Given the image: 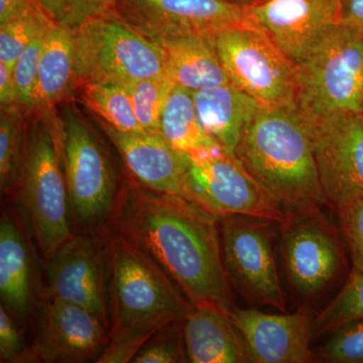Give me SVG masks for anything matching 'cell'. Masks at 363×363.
Returning <instances> with one entry per match:
<instances>
[{
	"label": "cell",
	"instance_id": "cell-15",
	"mask_svg": "<svg viewBox=\"0 0 363 363\" xmlns=\"http://www.w3.org/2000/svg\"><path fill=\"white\" fill-rule=\"evenodd\" d=\"M111 341V330L80 306L45 300L39 328L30 344L33 362H97Z\"/></svg>",
	"mask_w": 363,
	"mask_h": 363
},
{
	"label": "cell",
	"instance_id": "cell-33",
	"mask_svg": "<svg viewBox=\"0 0 363 363\" xmlns=\"http://www.w3.org/2000/svg\"><path fill=\"white\" fill-rule=\"evenodd\" d=\"M135 363L188 362L183 322L162 327L145 343L133 360Z\"/></svg>",
	"mask_w": 363,
	"mask_h": 363
},
{
	"label": "cell",
	"instance_id": "cell-24",
	"mask_svg": "<svg viewBox=\"0 0 363 363\" xmlns=\"http://www.w3.org/2000/svg\"><path fill=\"white\" fill-rule=\"evenodd\" d=\"M160 133L178 152L198 155L221 147L200 123L192 91L175 85L160 121Z\"/></svg>",
	"mask_w": 363,
	"mask_h": 363
},
{
	"label": "cell",
	"instance_id": "cell-13",
	"mask_svg": "<svg viewBox=\"0 0 363 363\" xmlns=\"http://www.w3.org/2000/svg\"><path fill=\"white\" fill-rule=\"evenodd\" d=\"M43 300L64 301L94 314L111 330L108 267L102 236L75 233L48 260Z\"/></svg>",
	"mask_w": 363,
	"mask_h": 363
},
{
	"label": "cell",
	"instance_id": "cell-2",
	"mask_svg": "<svg viewBox=\"0 0 363 363\" xmlns=\"http://www.w3.org/2000/svg\"><path fill=\"white\" fill-rule=\"evenodd\" d=\"M235 157L286 208L328 204L307 124L295 106L260 105L243 130Z\"/></svg>",
	"mask_w": 363,
	"mask_h": 363
},
{
	"label": "cell",
	"instance_id": "cell-9",
	"mask_svg": "<svg viewBox=\"0 0 363 363\" xmlns=\"http://www.w3.org/2000/svg\"><path fill=\"white\" fill-rule=\"evenodd\" d=\"M190 201L214 216L245 215L281 225L288 208L222 147L187 155Z\"/></svg>",
	"mask_w": 363,
	"mask_h": 363
},
{
	"label": "cell",
	"instance_id": "cell-36",
	"mask_svg": "<svg viewBox=\"0 0 363 363\" xmlns=\"http://www.w3.org/2000/svg\"><path fill=\"white\" fill-rule=\"evenodd\" d=\"M0 104L2 107L18 106L13 69L4 62H0Z\"/></svg>",
	"mask_w": 363,
	"mask_h": 363
},
{
	"label": "cell",
	"instance_id": "cell-38",
	"mask_svg": "<svg viewBox=\"0 0 363 363\" xmlns=\"http://www.w3.org/2000/svg\"><path fill=\"white\" fill-rule=\"evenodd\" d=\"M35 6L33 0H0V23L23 16Z\"/></svg>",
	"mask_w": 363,
	"mask_h": 363
},
{
	"label": "cell",
	"instance_id": "cell-26",
	"mask_svg": "<svg viewBox=\"0 0 363 363\" xmlns=\"http://www.w3.org/2000/svg\"><path fill=\"white\" fill-rule=\"evenodd\" d=\"M83 104L102 121L123 133H145L138 123L130 93L123 86L87 83L79 86Z\"/></svg>",
	"mask_w": 363,
	"mask_h": 363
},
{
	"label": "cell",
	"instance_id": "cell-3",
	"mask_svg": "<svg viewBox=\"0 0 363 363\" xmlns=\"http://www.w3.org/2000/svg\"><path fill=\"white\" fill-rule=\"evenodd\" d=\"M102 238L108 267L111 338L152 336L166 325L184 322L194 305L156 260L114 229H107Z\"/></svg>",
	"mask_w": 363,
	"mask_h": 363
},
{
	"label": "cell",
	"instance_id": "cell-14",
	"mask_svg": "<svg viewBox=\"0 0 363 363\" xmlns=\"http://www.w3.org/2000/svg\"><path fill=\"white\" fill-rule=\"evenodd\" d=\"M305 123L328 204L335 208L341 203L363 198V112L336 114Z\"/></svg>",
	"mask_w": 363,
	"mask_h": 363
},
{
	"label": "cell",
	"instance_id": "cell-32",
	"mask_svg": "<svg viewBox=\"0 0 363 363\" xmlns=\"http://www.w3.org/2000/svg\"><path fill=\"white\" fill-rule=\"evenodd\" d=\"M331 337L314 352L324 362L363 363V318L331 332Z\"/></svg>",
	"mask_w": 363,
	"mask_h": 363
},
{
	"label": "cell",
	"instance_id": "cell-20",
	"mask_svg": "<svg viewBox=\"0 0 363 363\" xmlns=\"http://www.w3.org/2000/svg\"><path fill=\"white\" fill-rule=\"evenodd\" d=\"M188 362L250 363L247 344L230 314L194 306L183 322Z\"/></svg>",
	"mask_w": 363,
	"mask_h": 363
},
{
	"label": "cell",
	"instance_id": "cell-19",
	"mask_svg": "<svg viewBox=\"0 0 363 363\" xmlns=\"http://www.w3.org/2000/svg\"><path fill=\"white\" fill-rule=\"evenodd\" d=\"M98 123L121 155L126 172L140 185L190 201L186 182L187 155L174 149L161 133H123L101 119Z\"/></svg>",
	"mask_w": 363,
	"mask_h": 363
},
{
	"label": "cell",
	"instance_id": "cell-29",
	"mask_svg": "<svg viewBox=\"0 0 363 363\" xmlns=\"http://www.w3.org/2000/svg\"><path fill=\"white\" fill-rule=\"evenodd\" d=\"M49 21L35 6L23 16L0 23V62L13 69L26 48L47 28Z\"/></svg>",
	"mask_w": 363,
	"mask_h": 363
},
{
	"label": "cell",
	"instance_id": "cell-6",
	"mask_svg": "<svg viewBox=\"0 0 363 363\" xmlns=\"http://www.w3.org/2000/svg\"><path fill=\"white\" fill-rule=\"evenodd\" d=\"M296 108L305 121L363 112V30L340 23L298 64Z\"/></svg>",
	"mask_w": 363,
	"mask_h": 363
},
{
	"label": "cell",
	"instance_id": "cell-39",
	"mask_svg": "<svg viewBox=\"0 0 363 363\" xmlns=\"http://www.w3.org/2000/svg\"><path fill=\"white\" fill-rule=\"evenodd\" d=\"M227 1L231 2V4H236L248 9V7L255 6V4H259L262 0H227Z\"/></svg>",
	"mask_w": 363,
	"mask_h": 363
},
{
	"label": "cell",
	"instance_id": "cell-23",
	"mask_svg": "<svg viewBox=\"0 0 363 363\" xmlns=\"http://www.w3.org/2000/svg\"><path fill=\"white\" fill-rule=\"evenodd\" d=\"M162 48L166 74L174 84L195 92L230 83L215 52L212 39L189 38Z\"/></svg>",
	"mask_w": 363,
	"mask_h": 363
},
{
	"label": "cell",
	"instance_id": "cell-18",
	"mask_svg": "<svg viewBox=\"0 0 363 363\" xmlns=\"http://www.w3.org/2000/svg\"><path fill=\"white\" fill-rule=\"evenodd\" d=\"M315 316L304 308L288 314L236 307L230 312L253 363L312 362L314 351L310 344Z\"/></svg>",
	"mask_w": 363,
	"mask_h": 363
},
{
	"label": "cell",
	"instance_id": "cell-31",
	"mask_svg": "<svg viewBox=\"0 0 363 363\" xmlns=\"http://www.w3.org/2000/svg\"><path fill=\"white\" fill-rule=\"evenodd\" d=\"M45 30L47 28L30 43L13 67L14 82H16V92H18V104L30 116L35 113V106H37L40 58L43 44H44Z\"/></svg>",
	"mask_w": 363,
	"mask_h": 363
},
{
	"label": "cell",
	"instance_id": "cell-16",
	"mask_svg": "<svg viewBox=\"0 0 363 363\" xmlns=\"http://www.w3.org/2000/svg\"><path fill=\"white\" fill-rule=\"evenodd\" d=\"M247 9L297 65L341 23L339 0H262Z\"/></svg>",
	"mask_w": 363,
	"mask_h": 363
},
{
	"label": "cell",
	"instance_id": "cell-1",
	"mask_svg": "<svg viewBox=\"0 0 363 363\" xmlns=\"http://www.w3.org/2000/svg\"><path fill=\"white\" fill-rule=\"evenodd\" d=\"M109 228L149 253L193 305L227 314L235 308L218 217L180 196L143 187L126 172Z\"/></svg>",
	"mask_w": 363,
	"mask_h": 363
},
{
	"label": "cell",
	"instance_id": "cell-4",
	"mask_svg": "<svg viewBox=\"0 0 363 363\" xmlns=\"http://www.w3.org/2000/svg\"><path fill=\"white\" fill-rule=\"evenodd\" d=\"M13 198L48 262L75 234L54 109L37 112L28 118L23 167Z\"/></svg>",
	"mask_w": 363,
	"mask_h": 363
},
{
	"label": "cell",
	"instance_id": "cell-35",
	"mask_svg": "<svg viewBox=\"0 0 363 363\" xmlns=\"http://www.w3.org/2000/svg\"><path fill=\"white\" fill-rule=\"evenodd\" d=\"M0 362L32 363L30 345L26 343L20 322L0 304Z\"/></svg>",
	"mask_w": 363,
	"mask_h": 363
},
{
	"label": "cell",
	"instance_id": "cell-37",
	"mask_svg": "<svg viewBox=\"0 0 363 363\" xmlns=\"http://www.w3.org/2000/svg\"><path fill=\"white\" fill-rule=\"evenodd\" d=\"M341 23L363 30V0H339Z\"/></svg>",
	"mask_w": 363,
	"mask_h": 363
},
{
	"label": "cell",
	"instance_id": "cell-22",
	"mask_svg": "<svg viewBox=\"0 0 363 363\" xmlns=\"http://www.w3.org/2000/svg\"><path fill=\"white\" fill-rule=\"evenodd\" d=\"M76 89L74 30L49 21L40 52L35 113L52 111Z\"/></svg>",
	"mask_w": 363,
	"mask_h": 363
},
{
	"label": "cell",
	"instance_id": "cell-17",
	"mask_svg": "<svg viewBox=\"0 0 363 363\" xmlns=\"http://www.w3.org/2000/svg\"><path fill=\"white\" fill-rule=\"evenodd\" d=\"M32 229L18 203L2 208L0 218V297L20 324L28 326L43 298Z\"/></svg>",
	"mask_w": 363,
	"mask_h": 363
},
{
	"label": "cell",
	"instance_id": "cell-28",
	"mask_svg": "<svg viewBox=\"0 0 363 363\" xmlns=\"http://www.w3.org/2000/svg\"><path fill=\"white\" fill-rule=\"evenodd\" d=\"M174 84L167 74L125 86L138 123L145 133H160V121Z\"/></svg>",
	"mask_w": 363,
	"mask_h": 363
},
{
	"label": "cell",
	"instance_id": "cell-5",
	"mask_svg": "<svg viewBox=\"0 0 363 363\" xmlns=\"http://www.w3.org/2000/svg\"><path fill=\"white\" fill-rule=\"evenodd\" d=\"M56 116L73 231L102 236L111 225L123 174L117 175L108 152L75 107L64 105Z\"/></svg>",
	"mask_w": 363,
	"mask_h": 363
},
{
	"label": "cell",
	"instance_id": "cell-12",
	"mask_svg": "<svg viewBox=\"0 0 363 363\" xmlns=\"http://www.w3.org/2000/svg\"><path fill=\"white\" fill-rule=\"evenodd\" d=\"M286 272L294 290L302 296L317 295L338 276L343 250L335 226L321 207L288 208L279 225Z\"/></svg>",
	"mask_w": 363,
	"mask_h": 363
},
{
	"label": "cell",
	"instance_id": "cell-11",
	"mask_svg": "<svg viewBox=\"0 0 363 363\" xmlns=\"http://www.w3.org/2000/svg\"><path fill=\"white\" fill-rule=\"evenodd\" d=\"M278 225L245 215L219 218L222 253L231 285L252 304L286 312L274 247Z\"/></svg>",
	"mask_w": 363,
	"mask_h": 363
},
{
	"label": "cell",
	"instance_id": "cell-10",
	"mask_svg": "<svg viewBox=\"0 0 363 363\" xmlns=\"http://www.w3.org/2000/svg\"><path fill=\"white\" fill-rule=\"evenodd\" d=\"M112 11L160 47L189 38L213 39L229 28L257 26L245 7L227 0H116Z\"/></svg>",
	"mask_w": 363,
	"mask_h": 363
},
{
	"label": "cell",
	"instance_id": "cell-34",
	"mask_svg": "<svg viewBox=\"0 0 363 363\" xmlns=\"http://www.w3.org/2000/svg\"><path fill=\"white\" fill-rule=\"evenodd\" d=\"M335 210L353 269L363 271V198L341 203Z\"/></svg>",
	"mask_w": 363,
	"mask_h": 363
},
{
	"label": "cell",
	"instance_id": "cell-25",
	"mask_svg": "<svg viewBox=\"0 0 363 363\" xmlns=\"http://www.w3.org/2000/svg\"><path fill=\"white\" fill-rule=\"evenodd\" d=\"M30 116L20 106L0 108V190L13 196L23 167Z\"/></svg>",
	"mask_w": 363,
	"mask_h": 363
},
{
	"label": "cell",
	"instance_id": "cell-8",
	"mask_svg": "<svg viewBox=\"0 0 363 363\" xmlns=\"http://www.w3.org/2000/svg\"><path fill=\"white\" fill-rule=\"evenodd\" d=\"M231 84L266 106H295L298 65L259 26L229 28L212 39Z\"/></svg>",
	"mask_w": 363,
	"mask_h": 363
},
{
	"label": "cell",
	"instance_id": "cell-21",
	"mask_svg": "<svg viewBox=\"0 0 363 363\" xmlns=\"http://www.w3.org/2000/svg\"><path fill=\"white\" fill-rule=\"evenodd\" d=\"M193 96L203 128L235 156L243 130L262 104L231 83L195 91Z\"/></svg>",
	"mask_w": 363,
	"mask_h": 363
},
{
	"label": "cell",
	"instance_id": "cell-30",
	"mask_svg": "<svg viewBox=\"0 0 363 363\" xmlns=\"http://www.w3.org/2000/svg\"><path fill=\"white\" fill-rule=\"evenodd\" d=\"M116 0H33L51 23L75 28L86 21L111 11Z\"/></svg>",
	"mask_w": 363,
	"mask_h": 363
},
{
	"label": "cell",
	"instance_id": "cell-7",
	"mask_svg": "<svg viewBox=\"0 0 363 363\" xmlns=\"http://www.w3.org/2000/svg\"><path fill=\"white\" fill-rule=\"evenodd\" d=\"M74 54L77 88L87 83L125 87L166 74L162 48L135 32L112 9L74 30Z\"/></svg>",
	"mask_w": 363,
	"mask_h": 363
},
{
	"label": "cell",
	"instance_id": "cell-27",
	"mask_svg": "<svg viewBox=\"0 0 363 363\" xmlns=\"http://www.w3.org/2000/svg\"><path fill=\"white\" fill-rule=\"evenodd\" d=\"M363 318V271L352 269L342 290L330 304L316 315L312 326L313 338Z\"/></svg>",
	"mask_w": 363,
	"mask_h": 363
}]
</instances>
